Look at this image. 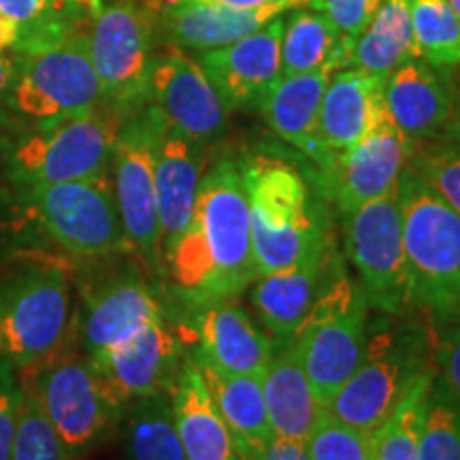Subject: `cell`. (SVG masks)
I'll list each match as a JSON object with an SVG mask.
<instances>
[{
  "label": "cell",
  "mask_w": 460,
  "mask_h": 460,
  "mask_svg": "<svg viewBox=\"0 0 460 460\" xmlns=\"http://www.w3.org/2000/svg\"><path fill=\"white\" fill-rule=\"evenodd\" d=\"M281 37L284 15L239 41L194 56L226 111L261 107L267 92L281 77Z\"/></svg>",
  "instance_id": "e0dca14e"
},
{
  "label": "cell",
  "mask_w": 460,
  "mask_h": 460,
  "mask_svg": "<svg viewBox=\"0 0 460 460\" xmlns=\"http://www.w3.org/2000/svg\"><path fill=\"white\" fill-rule=\"evenodd\" d=\"M399 205L413 305L447 324L460 322V217L407 166Z\"/></svg>",
  "instance_id": "5b68a950"
},
{
  "label": "cell",
  "mask_w": 460,
  "mask_h": 460,
  "mask_svg": "<svg viewBox=\"0 0 460 460\" xmlns=\"http://www.w3.org/2000/svg\"><path fill=\"white\" fill-rule=\"evenodd\" d=\"M241 460H312L303 444L296 441L279 439V437H271L261 450L254 454H247Z\"/></svg>",
  "instance_id": "b9f144b4"
},
{
  "label": "cell",
  "mask_w": 460,
  "mask_h": 460,
  "mask_svg": "<svg viewBox=\"0 0 460 460\" xmlns=\"http://www.w3.org/2000/svg\"><path fill=\"white\" fill-rule=\"evenodd\" d=\"M418 460H460V402L437 371L424 405Z\"/></svg>",
  "instance_id": "e575fe53"
},
{
  "label": "cell",
  "mask_w": 460,
  "mask_h": 460,
  "mask_svg": "<svg viewBox=\"0 0 460 460\" xmlns=\"http://www.w3.org/2000/svg\"><path fill=\"white\" fill-rule=\"evenodd\" d=\"M88 41L102 105L122 119L146 107L158 41L152 13L139 0H107L92 22Z\"/></svg>",
  "instance_id": "8fae6325"
},
{
  "label": "cell",
  "mask_w": 460,
  "mask_h": 460,
  "mask_svg": "<svg viewBox=\"0 0 460 460\" xmlns=\"http://www.w3.org/2000/svg\"><path fill=\"white\" fill-rule=\"evenodd\" d=\"M354 41L343 37L329 17L312 9H292L284 17L281 37V77L298 73H312L332 65L345 68L349 65V51Z\"/></svg>",
  "instance_id": "f546056e"
},
{
  "label": "cell",
  "mask_w": 460,
  "mask_h": 460,
  "mask_svg": "<svg viewBox=\"0 0 460 460\" xmlns=\"http://www.w3.org/2000/svg\"><path fill=\"white\" fill-rule=\"evenodd\" d=\"M407 169L429 183L460 217V143L452 137L410 141Z\"/></svg>",
  "instance_id": "d590c367"
},
{
  "label": "cell",
  "mask_w": 460,
  "mask_h": 460,
  "mask_svg": "<svg viewBox=\"0 0 460 460\" xmlns=\"http://www.w3.org/2000/svg\"><path fill=\"white\" fill-rule=\"evenodd\" d=\"M435 358L439 367L437 376L444 379L447 390L460 402V322L447 324V331L437 343Z\"/></svg>",
  "instance_id": "60d3db41"
},
{
  "label": "cell",
  "mask_w": 460,
  "mask_h": 460,
  "mask_svg": "<svg viewBox=\"0 0 460 460\" xmlns=\"http://www.w3.org/2000/svg\"><path fill=\"white\" fill-rule=\"evenodd\" d=\"M393 318L369 324L358 367L326 407L337 420L367 435H376L413 384L433 369L422 329Z\"/></svg>",
  "instance_id": "3957f363"
},
{
  "label": "cell",
  "mask_w": 460,
  "mask_h": 460,
  "mask_svg": "<svg viewBox=\"0 0 460 460\" xmlns=\"http://www.w3.org/2000/svg\"><path fill=\"white\" fill-rule=\"evenodd\" d=\"M192 358L203 376L217 413L233 435L239 456L243 458L261 450L273 437L261 377L220 371L197 352H192Z\"/></svg>",
  "instance_id": "4316f807"
},
{
  "label": "cell",
  "mask_w": 460,
  "mask_h": 460,
  "mask_svg": "<svg viewBox=\"0 0 460 460\" xmlns=\"http://www.w3.org/2000/svg\"><path fill=\"white\" fill-rule=\"evenodd\" d=\"M209 152L211 147L190 141L171 128H166L160 137L154 175L163 250L180 237L192 217Z\"/></svg>",
  "instance_id": "cb8c5ba5"
},
{
  "label": "cell",
  "mask_w": 460,
  "mask_h": 460,
  "mask_svg": "<svg viewBox=\"0 0 460 460\" xmlns=\"http://www.w3.org/2000/svg\"><path fill=\"white\" fill-rule=\"evenodd\" d=\"M163 315L156 292L141 275H111L84 290V307L77 320L82 352L88 358L105 354Z\"/></svg>",
  "instance_id": "ac0fdd59"
},
{
  "label": "cell",
  "mask_w": 460,
  "mask_h": 460,
  "mask_svg": "<svg viewBox=\"0 0 460 460\" xmlns=\"http://www.w3.org/2000/svg\"><path fill=\"white\" fill-rule=\"evenodd\" d=\"M303 446L312 460H373V435L349 427L326 410Z\"/></svg>",
  "instance_id": "74e56055"
},
{
  "label": "cell",
  "mask_w": 460,
  "mask_h": 460,
  "mask_svg": "<svg viewBox=\"0 0 460 460\" xmlns=\"http://www.w3.org/2000/svg\"><path fill=\"white\" fill-rule=\"evenodd\" d=\"M307 4L329 17L343 37L356 41L358 34L369 26L382 0H307Z\"/></svg>",
  "instance_id": "f35d334b"
},
{
  "label": "cell",
  "mask_w": 460,
  "mask_h": 460,
  "mask_svg": "<svg viewBox=\"0 0 460 460\" xmlns=\"http://www.w3.org/2000/svg\"><path fill=\"white\" fill-rule=\"evenodd\" d=\"M447 137H452L454 141L460 143V65L456 68V73H454V111Z\"/></svg>",
  "instance_id": "f6af8a7d"
},
{
  "label": "cell",
  "mask_w": 460,
  "mask_h": 460,
  "mask_svg": "<svg viewBox=\"0 0 460 460\" xmlns=\"http://www.w3.org/2000/svg\"><path fill=\"white\" fill-rule=\"evenodd\" d=\"M433 379L435 369L424 373L401 401L393 416L373 435V460H418L424 405H427Z\"/></svg>",
  "instance_id": "836d02e7"
},
{
  "label": "cell",
  "mask_w": 460,
  "mask_h": 460,
  "mask_svg": "<svg viewBox=\"0 0 460 460\" xmlns=\"http://www.w3.org/2000/svg\"><path fill=\"white\" fill-rule=\"evenodd\" d=\"M166 124L154 105L128 115L118 130L111 156V181L130 250L152 267L163 264L156 207V152Z\"/></svg>",
  "instance_id": "4fadbf2b"
},
{
  "label": "cell",
  "mask_w": 460,
  "mask_h": 460,
  "mask_svg": "<svg viewBox=\"0 0 460 460\" xmlns=\"http://www.w3.org/2000/svg\"><path fill=\"white\" fill-rule=\"evenodd\" d=\"M341 216L345 254L358 273L369 307L396 318L413 312L399 190Z\"/></svg>",
  "instance_id": "7c38bea8"
},
{
  "label": "cell",
  "mask_w": 460,
  "mask_h": 460,
  "mask_svg": "<svg viewBox=\"0 0 460 460\" xmlns=\"http://www.w3.org/2000/svg\"><path fill=\"white\" fill-rule=\"evenodd\" d=\"M332 247L335 243H331L322 254L305 258L292 267L258 275L247 288L250 303L262 329L275 341H290L296 337L318 295Z\"/></svg>",
  "instance_id": "603a6c76"
},
{
  "label": "cell",
  "mask_w": 460,
  "mask_h": 460,
  "mask_svg": "<svg viewBox=\"0 0 460 460\" xmlns=\"http://www.w3.org/2000/svg\"><path fill=\"white\" fill-rule=\"evenodd\" d=\"M15 75V54H0V109L7 107L11 82Z\"/></svg>",
  "instance_id": "7bdbcfd3"
},
{
  "label": "cell",
  "mask_w": 460,
  "mask_h": 460,
  "mask_svg": "<svg viewBox=\"0 0 460 460\" xmlns=\"http://www.w3.org/2000/svg\"><path fill=\"white\" fill-rule=\"evenodd\" d=\"M126 444L132 460H188L172 416L171 393L128 402Z\"/></svg>",
  "instance_id": "1f68e13d"
},
{
  "label": "cell",
  "mask_w": 460,
  "mask_h": 460,
  "mask_svg": "<svg viewBox=\"0 0 460 460\" xmlns=\"http://www.w3.org/2000/svg\"><path fill=\"white\" fill-rule=\"evenodd\" d=\"M73 298L54 264H31L0 279V360L15 371L41 365L66 343Z\"/></svg>",
  "instance_id": "8992f818"
},
{
  "label": "cell",
  "mask_w": 460,
  "mask_h": 460,
  "mask_svg": "<svg viewBox=\"0 0 460 460\" xmlns=\"http://www.w3.org/2000/svg\"><path fill=\"white\" fill-rule=\"evenodd\" d=\"M298 7H307V0H278L262 7H230L205 0H183L154 15V31L158 41L199 54L239 41L275 17Z\"/></svg>",
  "instance_id": "d6986e66"
},
{
  "label": "cell",
  "mask_w": 460,
  "mask_h": 460,
  "mask_svg": "<svg viewBox=\"0 0 460 460\" xmlns=\"http://www.w3.org/2000/svg\"><path fill=\"white\" fill-rule=\"evenodd\" d=\"M124 119L101 105L45 128H32L7 154V177L17 188L92 180L111 171L113 146Z\"/></svg>",
  "instance_id": "52a82bcc"
},
{
  "label": "cell",
  "mask_w": 460,
  "mask_h": 460,
  "mask_svg": "<svg viewBox=\"0 0 460 460\" xmlns=\"http://www.w3.org/2000/svg\"><path fill=\"white\" fill-rule=\"evenodd\" d=\"M169 393L177 433L188 460H241L233 435L217 413L192 354L181 360Z\"/></svg>",
  "instance_id": "484cf974"
},
{
  "label": "cell",
  "mask_w": 460,
  "mask_h": 460,
  "mask_svg": "<svg viewBox=\"0 0 460 460\" xmlns=\"http://www.w3.org/2000/svg\"><path fill=\"white\" fill-rule=\"evenodd\" d=\"M9 460H71L26 379L22 382L20 416Z\"/></svg>",
  "instance_id": "8d00e7d4"
},
{
  "label": "cell",
  "mask_w": 460,
  "mask_h": 460,
  "mask_svg": "<svg viewBox=\"0 0 460 460\" xmlns=\"http://www.w3.org/2000/svg\"><path fill=\"white\" fill-rule=\"evenodd\" d=\"M194 309V352L220 371L262 377L271 362L275 339L234 301H214Z\"/></svg>",
  "instance_id": "7402d4cb"
},
{
  "label": "cell",
  "mask_w": 460,
  "mask_h": 460,
  "mask_svg": "<svg viewBox=\"0 0 460 460\" xmlns=\"http://www.w3.org/2000/svg\"><path fill=\"white\" fill-rule=\"evenodd\" d=\"M384 79L358 68L332 71L318 113L314 147L309 158L322 164L343 149L352 147L376 124L384 111Z\"/></svg>",
  "instance_id": "44dd1931"
},
{
  "label": "cell",
  "mask_w": 460,
  "mask_h": 460,
  "mask_svg": "<svg viewBox=\"0 0 460 460\" xmlns=\"http://www.w3.org/2000/svg\"><path fill=\"white\" fill-rule=\"evenodd\" d=\"M17 37H20V28L15 22H11L9 17L0 15V54L4 51H13Z\"/></svg>",
  "instance_id": "ee69618b"
},
{
  "label": "cell",
  "mask_w": 460,
  "mask_h": 460,
  "mask_svg": "<svg viewBox=\"0 0 460 460\" xmlns=\"http://www.w3.org/2000/svg\"><path fill=\"white\" fill-rule=\"evenodd\" d=\"M147 102L158 109L166 128L205 147L220 141L228 128L226 107L203 68L175 45L156 49Z\"/></svg>",
  "instance_id": "9a60e30c"
},
{
  "label": "cell",
  "mask_w": 460,
  "mask_h": 460,
  "mask_svg": "<svg viewBox=\"0 0 460 460\" xmlns=\"http://www.w3.org/2000/svg\"><path fill=\"white\" fill-rule=\"evenodd\" d=\"M411 0H382L369 26L349 51V65L358 71L386 77L413 56Z\"/></svg>",
  "instance_id": "4dcf8cb0"
},
{
  "label": "cell",
  "mask_w": 460,
  "mask_h": 460,
  "mask_svg": "<svg viewBox=\"0 0 460 460\" xmlns=\"http://www.w3.org/2000/svg\"><path fill=\"white\" fill-rule=\"evenodd\" d=\"M90 34L54 48L15 54L7 107L34 128L65 122L102 105V90L90 58Z\"/></svg>",
  "instance_id": "9c48e42d"
},
{
  "label": "cell",
  "mask_w": 460,
  "mask_h": 460,
  "mask_svg": "<svg viewBox=\"0 0 460 460\" xmlns=\"http://www.w3.org/2000/svg\"><path fill=\"white\" fill-rule=\"evenodd\" d=\"M261 384L273 437L305 444L324 407L303 369L295 339L275 341L271 362L262 373Z\"/></svg>",
  "instance_id": "d4e9b609"
},
{
  "label": "cell",
  "mask_w": 460,
  "mask_h": 460,
  "mask_svg": "<svg viewBox=\"0 0 460 460\" xmlns=\"http://www.w3.org/2000/svg\"><path fill=\"white\" fill-rule=\"evenodd\" d=\"M369 309L358 279L349 278L343 258L332 247L318 295L295 337L298 358L324 410L358 367Z\"/></svg>",
  "instance_id": "277c9868"
},
{
  "label": "cell",
  "mask_w": 460,
  "mask_h": 460,
  "mask_svg": "<svg viewBox=\"0 0 460 460\" xmlns=\"http://www.w3.org/2000/svg\"><path fill=\"white\" fill-rule=\"evenodd\" d=\"M171 286L192 307L234 301L258 278L243 164L220 149L207 160L188 226L163 250Z\"/></svg>",
  "instance_id": "6da1fadb"
},
{
  "label": "cell",
  "mask_w": 460,
  "mask_h": 460,
  "mask_svg": "<svg viewBox=\"0 0 460 460\" xmlns=\"http://www.w3.org/2000/svg\"><path fill=\"white\" fill-rule=\"evenodd\" d=\"M102 0H0V15L20 28L13 54H34L90 34Z\"/></svg>",
  "instance_id": "83f0119b"
},
{
  "label": "cell",
  "mask_w": 460,
  "mask_h": 460,
  "mask_svg": "<svg viewBox=\"0 0 460 460\" xmlns=\"http://www.w3.org/2000/svg\"><path fill=\"white\" fill-rule=\"evenodd\" d=\"M384 105L407 141L447 137L454 111V68L410 58L384 79Z\"/></svg>",
  "instance_id": "ffe728a7"
},
{
  "label": "cell",
  "mask_w": 460,
  "mask_h": 460,
  "mask_svg": "<svg viewBox=\"0 0 460 460\" xmlns=\"http://www.w3.org/2000/svg\"><path fill=\"white\" fill-rule=\"evenodd\" d=\"M90 360L115 405L126 410L143 396L169 393L183 360L181 341L163 315Z\"/></svg>",
  "instance_id": "2e32d148"
},
{
  "label": "cell",
  "mask_w": 460,
  "mask_h": 460,
  "mask_svg": "<svg viewBox=\"0 0 460 460\" xmlns=\"http://www.w3.org/2000/svg\"><path fill=\"white\" fill-rule=\"evenodd\" d=\"M241 164L258 275L292 267L332 243L324 207L295 164L267 154L241 158Z\"/></svg>",
  "instance_id": "7a4b0ae2"
},
{
  "label": "cell",
  "mask_w": 460,
  "mask_h": 460,
  "mask_svg": "<svg viewBox=\"0 0 460 460\" xmlns=\"http://www.w3.org/2000/svg\"><path fill=\"white\" fill-rule=\"evenodd\" d=\"M413 56L435 66L460 65V20L447 0H411Z\"/></svg>",
  "instance_id": "d6a6232c"
},
{
  "label": "cell",
  "mask_w": 460,
  "mask_h": 460,
  "mask_svg": "<svg viewBox=\"0 0 460 460\" xmlns=\"http://www.w3.org/2000/svg\"><path fill=\"white\" fill-rule=\"evenodd\" d=\"M22 382H17L15 369L0 360V460H9L11 444L20 416Z\"/></svg>",
  "instance_id": "ab89813d"
},
{
  "label": "cell",
  "mask_w": 460,
  "mask_h": 460,
  "mask_svg": "<svg viewBox=\"0 0 460 460\" xmlns=\"http://www.w3.org/2000/svg\"><path fill=\"white\" fill-rule=\"evenodd\" d=\"M332 71L337 68L329 65L312 73L279 77L258 107L269 128L307 156L312 154L322 96Z\"/></svg>",
  "instance_id": "f1b7e54d"
},
{
  "label": "cell",
  "mask_w": 460,
  "mask_h": 460,
  "mask_svg": "<svg viewBox=\"0 0 460 460\" xmlns=\"http://www.w3.org/2000/svg\"><path fill=\"white\" fill-rule=\"evenodd\" d=\"M447 4H450L454 13H456V17L460 20V0H447Z\"/></svg>",
  "instance_id": "7dc6e473"
},
{
  "label": "cell",
  "mask_w": 460,
  "mask_h": 460,
  "mask_svg": "<svg viewBox=\"0 0 460 460\" xmlns=\"http://www.w3.org/2000/svg\"><path fill=\"white\" fill-rule=\"evenodd\" d=\"M407 152L410 141L384 107L360 141L320 164L326 197L335 203L339 214H349L371 200L388 197L399 190Z\"/></svg>",
  "instance_id": "5bb4252c"
},
{
  "label": "cell",
  "mask_w": 460,
  "mask_h": 460,
  "mask_svg": "<svg viewBox=\"0 0 460 460\" xmlns=\"http://www.w3.org/2000/svg\"><path fill=\"white\" fill-rule=\"evenodd\" d=\"M26 382L32 386L71 460L99 447L124 413L109 396L92 360L75 348L62 345Z\"/></svg>",
  "instance_id": "30bf717a"
},
{
  "label": "cell",
  "mask_w": 460,
  "mask_h": 460,
  "mask_svg": "<svg viewBox=\"0 0 460 460\" xmlns=\"http://www.w3.org/2000/svg\"><path fill=\"white\" fill-rule=\"evenodd\" d=\"M22 207L58 247L77 258L128 252L111 171L92 180L17 188Z\"/></svg>",
  "instance_id": "ba28073f"
},
{
  "label": "cell",
  "mask_w": 460,
  "mask_h": 460,
  "mask_svg": "<svg viewBox=\"0 0 460 460\" xmlns=\"http://www.w3.org/2000/svg\"><path fill=\"white\" fill-rule=\"evenodd\" d=\"M205 3L230 4V7H262V4L278 3V0H205Z\"/></svg>",
  "instance_id": "bcb514c9"
}]
</instances>
